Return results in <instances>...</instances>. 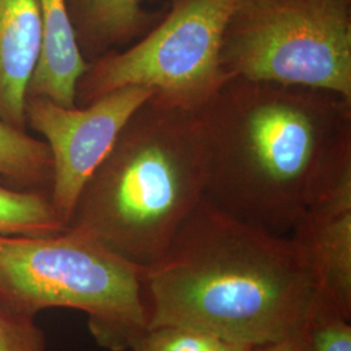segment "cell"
I'll return each mask as SVG.
<instances>
[{"label":"cell","instance_id":"obj_1","mask_svg":"<svg viewBox=\"0 0 351 351\" xmlns=\"http://www.w3.org/2000/svg\"><path fill=\"white\" fill-rule=\"evenodd\" d=\"M195 113L204 198L271 233L289 236L351 169V99L336 93L234 77Z\"/></svg>","mask_w":351,"mask_h":351},{"label":"cell","instance_id":"obj_2","mask_svg":"<svg viewBox=\"0 0 351 351\" xmlns=\"http://www.w3.org/2000/svg\"><path fill=\"white\" fill-rule=\"evenodd\" d=\"M147 326L194 328L261 346L308 328L319 281L307 249L206 198L163 256L142 272Z\"/></svg>","mask_w":351,"mask_h":351},{"label":"cell","instance_id":"obj_3","mask_svg":"<svg viewBox=\"0 0 351 351\" xmlns=\"http://www.w3.org/2000/svg\"><path fill=\"white\" fill-rule=\"evenodd\" d=\"M206 185L207 154L197 113L155 93L88 178L68 228L143 272L201 204Z\"/></svg>","mask_w":351,"mask_h":351},{"label":"cell","instance_id":"obj_4","mask_svg":"<svg viewBox=\"0 0 351 351\" xmlns=\"http://www.w3.org/2000/svg\"><path fill=\"white\" fill-rule=\"evenodd\" d=\"M0 306L27 319L55 307L82 311L97 343L111 351L128 350L147 328L142 271L69 228L0 234Z\"/></svg>","mask_w":351,"mask_h":351},{"label":"cell","instance_id":"obj_5","mask_svg":"<svg viewBox=\"0 0 351 351\" xmlns=\"http://www.w3.org/2000/svg\"><path fill=\"white\" fill-rule=\"evenodd\" d=\"M220 62L230 78L351 99V0H239Z\"/></svg>","mask_w":351,"mask_h":351},{"label":"cell","instance_id":"obj_6","mask_svg":"<svg viewBox=\"0 0 351 351\" xmlns=\"http://www.w3.org/2000/svg\"><path fill=\"white\" fill-rule=\"evenodd\" d=\"M239 0H176L147 36L90 62L75 86L84 107L124 86H145L169 104L197 112L230 77L220 62L226 24Z\"/></svg>","mask_w":351,"mask_h":351},{"label":"cell","instance_id":"obj_7","mask_svg":"<svg viewBox=\"0 0 351 351\" xmlns=\"http://www.w3.org/2000/svg\"><path fill=\"white\" fill-rule=\"evenodd\" d=\"M155 93L145 86H124L72 108L45 97H26V126L39 133L50 149L51 202L66 226L88 178L110 154L130 116Z\"/></svg>","mask_w":351,"mask_h":351},{"label":"cell","instance_id":"obj_8","mask_svg":"<svg viewBox=\"0 0 351 351\" xmlns=\"http://www.w3.org/2000/svg\"><path fill=\"white\" fill-rule=\"evenodd\" d=\"M290 236L308 251L320 295L351 319V169L308 207Z\"/></svg>","mask_w":351,"mask_h":351},{"label":"cell","instance_id":"obj_9","mask_svg":"<svg viewBox=\"0 0 351 351\" xmlns=\"http://www.w3.org/2000/svg\"><path fill=\"white\" fill-rule=\"evenodd\" d=\"M40 46L38 0H0V120L21 130Z\"/></svg>","mask_w":351,"mask_h":351},{"label":"cell","instance_id":"obj_10","mask_svg":"<svg viewBox=\"0 0 351 351\" xmlns=\"http://www.w3.org/2000/svg\"><path fill=\"white\" fill-rule=\"evenodd\" d=\"M42 46L27 97H45L63 107H75V86L88 62L78 47L66 0H38Z\"/></svg>","mask_w":351,"mask_h":351},{"label":"cell","instance_id":"obj_11","mask_svg":"<svg viewBox=\"0 0 351 351\" xmlns=\"http://www.w3.org/2000/svg\"><path fill=\"white\" fill-rule=\"evenodd\" d=\"M78 47L88 63L143 34L146 0H66Z\"/></svg>","mask_w":351,"mask_h":351},{"label":"cell","instance_id":"obj_12","mask_svg":"<svg viewBox=\"0 0 351 351\" xmlns=\"http://www.w3.org/2000/svg\"><path fill=\"white\" fill-rule=\"evenodd\" d=\"M0 178L13 188L50 193L52 159L46 142L0 120Z\"/></svg>","mask_w":351,"mask_h":351},{"label":"cell","instance_id":"obj_13","mask_svg":"<svg viewBox=\"0 0 351 351\" xmlns=\"http://www.w3.org/2000/svg\"><path fill=\"white\" fill-rule=\"evenodd\" d=\"M66 228L49 191L13 188L0 178V234L50 236Z\"/></svg>","mask_w":351,"mask_h":351},{"label":"cell","instance_id":"obj_14","mask_svg":"<svg viewBox=\"0 0 351 351\" xmlns=\"http://www.w3.org/2000/svg\"><path fill=\"white\" fill-rule=\"evenodd\" d=\"M220 341L189 326H147L126 351H213Z\"/></svg>","mask_w":351,"mask_h":351},{"label":"cell","instance_id":"obj_15","mask_svg":"<svg viewBox=\"0 0 351 351\" xmlns=\"http://www.w3.org/2000/svg\"><path fill=\"white\" fill-rule=\"evenodd\" d=\"M350 320L319 294L308 323L314 351H351Z\"/></svg>","mask_w":351,"mask_h":351},{"label":"cell","instance_id":"obj_16","mask_svg":"<svg viewBox=\"0 0 351 351\" xmlns=\"http://www.w3.org/2000/svg\"><path fill=\"white\" fill-rule=\"evenodd\" d=\"M0 351H47V343L34 319L11 314L0 306Z\"/></svg>","mask_w":351,"mask_h":351},{"label":"cell","instance_id":"obj_17","mask_svg":"<svg viewBox=\"0 0 351 351\" xmlns=\"http://www.w3.org/2000/svg\"><path fill=\"white\" fill-rule=\"evenodd\" d=\"M249 351H314V349L310 341L308 328H307L306 330L293 335L287 339L261 345V346H252Z\"/></svg>","mask_w":351,"mask_h":351},{"label":"cell","instance_id":"obj_18","mask_svg":"<svg viewBox=\"0 0 351 351\" xmlns=\"http://www.w3.org/2000/svg\"><path fill=\"white\" fill-rule=\"evenodd\" d=\"M252 346H246L241 343H234V342H228V341H220L219 345L213 349V351H249Z\"/></svg>","mask_w":351,"mask_h":351}]
</instances>
